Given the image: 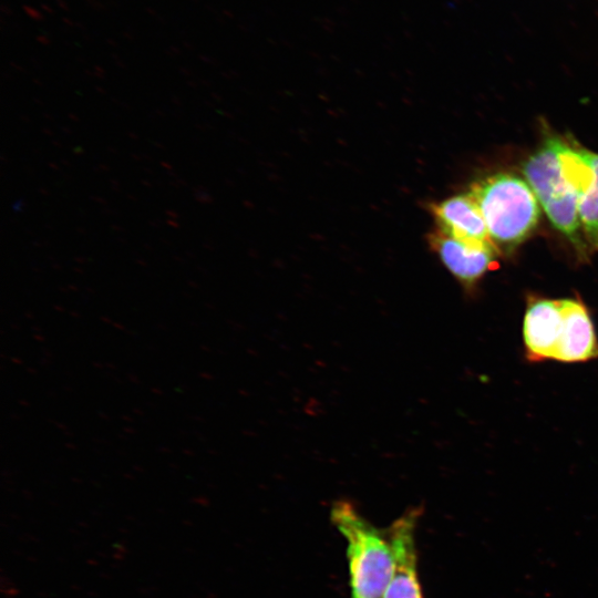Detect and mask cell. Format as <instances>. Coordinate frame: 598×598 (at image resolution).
I'll use <instances>...</instances> for the list:
<instances>
[{
    "label": "cell",
    "mask_w": 598,
    "mask_h": 598,
    "mask_svg": "<svg viewBox=\"0 0 598 598\" xmlns=\"http://www.w3.org/2000/svg\"><path fill=\"white\" fill-rule=\"evenodd\" d=\"M330 518L347 543L350 598H382L394 557L389 528H379L349 501H337Z\"/></svg>",
    "instance_id": "1"
},
{
    "label": "cell",
    "mask_w": 598,
    "mask_h": 598,
    "mask_svg": "<svg viewBox=\"0 0 598 598\" xmlns=\"http://www.w3.org/2000/svg\"><path fill=\"white\" fill-rule=\"evenodd\" d=\"M498 252L513 254L538 224L537 197L529 184L511 173L488 175L471 186Z\"/></svg>",
    "instance_id": "2"
},
{
    "label": "cell",
    "mask_w": 598,
    "mask_h": 598,
    "mask_svg": "<svg viewBox=\"0 0 598 598\" xmlns=\"http://www.w3.org/2000/svg\"><path fill=\"white\" fill-rule=\"evenodd\" d=\"M523 174L551 225L564 235L581 259L591 251L579 218V197L565 181L549 136L524 163Z\"/></svg>",
    "instance_id": "3"
},
{
    "label": "cell",
    "mask_w": 598,
    "mask_h": 598,
    "mask_svg": "<svg viewBox=\"0 0 598 598\" xmlns=\"http://www.w3.org/2000/svg\"><path fill=\"white\" fill-rule=\"evenodd\" d=\"M421 514V507L409 508L388 527L394 567L382 598H423L415 545V529Z\"/></svg>",
    "instance_id": "4"
},
{
    "label": "cell",
    "mask_w": 598,
    "mask_h": 598,
    "mask_svg": "<svg viewBox=\"0 0 598 598\" xmlns=\"http://www.w3.org/2000/svg\"><path fill=\"white\" fill-rule=\"evenodd\" d=\"M429 243L439 259L465 291L473 292L488 270L497 267L498 250L456 239L440 229L429 235Z\"/></svg>",
    "instance_id": "5"
},
{
    "label": "cell",
    "mask_w": 598,
    "mask_h": 598,
    "mask_svg": "<svg viewBox=\"0 0 598 598\" xmlns=\"http://www.w3.org/2000/svg\"><path fill=\"white\" fill-rule=\"evenodd\" d=\"M561 327V300L529 297L523 320L526 358L532 362L554 360Z\"/></svg>",
    "instance_id": "6"
},
{
    "label": "cell",
    "mask_w": 598,
    "mask_h": 598,
    "mask_svg": "<svg viewBox=\"0 0 598 598\" xmlns=\"http://www.w3.org/2000/svg\"><path fill=\"white\" fill-rule=\"evenodd\" d=\"M563 327L554 360L566 363L598 358V338L587 306L580 298L561 299Z\"/></svg>",
    "instance_id": "7"
},
{
    "label": "cell",
    "mask_w": 598,
    "mask_h": 598,
    "mask_svg": "<svg viewBox=\"0 0 598 598\" xmlns=\"http://www.w3.org/2000/svg\"><path fill=\"white\" fill-rule=\"evenodd\" d=\"M437 229L464 243L495 247L484 217L470 193L458 194L431 205Z\"/></svg>",
    "instance_id": "8"
},
{
    "label": "cell",
    "mask_w": 598,
    "mask_h": 598,
    "mask_svg": "<svg viewBox=\"0 0 598 598\" xmlns=\"http://www.w3.org/2000/svg\"><path fill=\"white\" fill-rule=\"evenodd\" d=\"M553 143L561 174L570 188L580 198L591 188L595 182V172L589 151L576 146V144H569L559 137H553Z\"/></svg>",
    "instance_id": "9"
},
{
    "label": "cell",
    "mask_w": 598,
    "mask_h": 598,
    "mask_svg": "<svg viewBox=\"0 0 598 598\" xmlns=\"http://www.w3.org/2000/svg\"><path fill=\"white\" fill-rule=\"evenodd\" d=\"M595 172L591 188L579 198V218L590 250H598V154L589 152Z\"/></svg>",
    "instance_id": "10"
}]
</instances>
